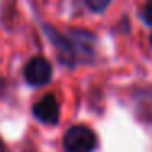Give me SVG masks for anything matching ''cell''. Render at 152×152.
<instances>
[{"instance_id":"cell-1","label":"cell","mask_w":152,"mask_h":152,"mask_svg":"<svg viewBox=\"0 0 152 152\" xmlns=\"http://www.w3.org/2000/svg\"><path fill=\"white\" fill-rule=\"evenodd\" d=\"M41 30L46 34V38L49 39V43L53 44V48L56 49L57 61L61 66L67 67V69H75L79 64V57H77L75 48H74L72 41H70L67 33H61L57 28H54L49 23H43Z\"/></svg>"},{"instance_id":"cell-2","label":"cell","mask_w":152,"mask_h":152,"mask_svg":"<svg viewBox=\"0 0 152 152\" xmlns=\"http://www.w3.org/2000/svg\"><path fill=\"white\" fill-rule=\"evenodd\" d=\"M62 147L66 152H95L98 139L92 128L85 124H74L64 132Z\"/></svg>"},{"instance_id":"cell-3","label":"cell","mask_w":152,"mask_h":152,"mask_svg":"<svg viewBox=\"0 0 152 152\" xmlns=\"http://www.w3.org/2000/svg\"><path fill=\"white\" fill-rule=\"evenodd\" d=\"M53 64L43 56H34L25 64L23 67V79L30 87L39 88L53 80Z\"/></svg>"},{"instance_id":"cell-4","label":"cell","mask_w":152,"mask_h":152,"mask_svg":"<svg viewBox=\"0 0 152 152\" xmlns=\"http://www.w3.org/2000/svg\"><path fill=\"white\" fill-rule=\"evenodd\" d=\"M75 48L79 64H93L95 61V44H96V36L88 30L82 28H69L66 31Z\"/></svg>"},{"instance_id":"cell-5","label":"cell","mask_w":152,"mask_h":152,"mask_svg":"<svg viewBox=\"0 0 152 152\" xmlns=\"http://www.w3.org/2000/svg\"><path fill=\"white\" fill-rule=\"evenodd\" d=\"M31 113L39 123L54 126L61 119V105L54 93H46L31 106Z\"/></svg>"},{"instance_id":"cell-6","label":"cell","mask_w":152,"mask_h":152,"mask_svg":"<svg viewBox=\"0 0 152 152\" xmlns=\"http://www.w3.org/2000/svg\"><path fill=\"white\" fill-rule=\"evenodd\" d=\"M83 4H85V7L88 8L90 12H93V13H103V12L110 7L111 0H83Z\"/></svg>"},{"instance_id":"cell-7","label":"cell","mask_w":152,"mask_h":152,"mask_svg":"<svg viewBox=\"0 0 152 152\" xmlns=\"http://www.w3.org/2000/svg\"><path fill=\"white\" fill-rule=\"evenodd\" d=\"M141 18L144 20L145 25L152 26V0H147V2H145L144 8H142V13H141Z\"/></svg>"},{"instance_id":"cell-8","label":"cell","mask_w":152,"mask_h":152,"mask_svg":"<svg viewBox=\"0 0 152 152\" xmlns=\"http://www.w3.org/2000/svg\"><path fill=\"white\" fill-rule=\"evenodd\" d=\"M0 152H8V149H7V145H5V142L0 139Z\"/></svg>"},{"instance_id":"cell-9","label":"cell","mask_w":152,"mask_h":152,"mask_svg":"<svg viewBox=\"0 0 152 152\" xmlns=\"http://www.w3.org/2000/svg\"><path fill=\"white\" fill-rule=\"evenodd\" d=\"M149 41H151V46H152V34H151V39H149Z\"/></svg>"}]
</instances>
